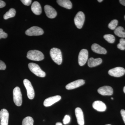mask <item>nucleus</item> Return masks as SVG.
I'll use <instances>...</instances> for the list:
<instances>
[{
    "label": "nucleus",
    "mask_w": 125,
    "mask_h": 125,
    "mask_svg": "<svg viewBox=\"0 0 125 125\" xmlns=\"http://www.w3.org/2000/svg\"><path fill=\"white\" fill-rule=\"evenodd\" d=\"M50 55L54 62L58 65H61L62 62V56L61 51L60 49L53 48L51 49Z\"/></svg>",
    "instance_id": "1"
},
{
    "label": "nucleus",
    "mask_w": 125,
    "mask_h": 125,
    "mask_svg": "<svg viewBox=\"0 0 125 125\" xmlns=\"http://www.w3.org/2000/svg\"><path fill=\"white\" fill-rule=\"evenodd\" d=\"M27 58L31 60L41 61L44 59V56L42 52L38 50H31L27 53Z\"/></svg>",
    "instance_id": "2"
},
{
    "label": "nucleus",
    "mask_w": 125,
    "mask_h": 125,
    "mask_svg": "<svg viewBox=\"0 0 125 125\" xmlns=\"http://www.w3.org/2000/svg\"><path fill=\"white\" fill-rule=\"evenodd\" d=\"M28 67L30 70L37 76L43 78L46 76L45 72L41 69L37 64L33 62L30 63L28 64Z\"/></svg>",
    "instance_id": "3"
},
{
    "label": "nucleus",
    "mask_w": 125,
    "mask_h": 125,
    "mask_svg": "<svg viewBox=\"0 0 125 125\" xmlns=\"http://www.w3.org/2000/svg\"><path fill=\"white\" fill-rule=\"evenodd\" d=\"M13 101L16 105L18 106H20L22 103V94L20 88L16 87L13 91Z\"/></svg>",
    "instance_id": "4"
},
{
    "label": "nucleus",
    "mask_w": 125,
    "mask_h": 125,
    "mask_svg": "<svg viewBox=\"0 0 125 125\" xmlns=\"http://www.w3.org/2000/svg\"><path fill=\"white\" fill-rule=\"evenodd\" d=\"M85 20V15L82 11H79L74 19V22L76 27L79 29L82 28Z\"/></svg>",
    "instance_id": "5"
},
{
    "label": "nucleus",
    "mask_w": 125,
    "mask_h": 125,
    "mask_svg": "<svg viewBox=\"0 0 125 125\" xmlns=\"http://www.w3.org/2000/svg\"><path fill=\"white\" fill-rule=\"evenodd\" d=\"M23 83L27 89V96L30 99H33L35 96L34 90L31 82L28 80L25 79L23 80Z\"/></svg>",
    "instance_id": "6"
},
{
    "label": "nucleus",
    "mask_w": 125,
    "mask_h": 125,
    "mask_svg": "<svg viewBox=\"0 0 125 125\" xmlns=\"http://www.w3.org/2000/svg\"><path fill=\"white\" fill-rule=\"evenodd\" d=\"M44 33L43 30L38 27L33 26L26 30L25 34L29 36H38L42 35Z\"/></svg>",
    "instance_id": "7"
},
{
    "label": "nucleus",
    "mask_w": 125,
    "mask_h": 125,
    "mask_svg": "<svg viewBox=\"0 0 125 125\" xmlns=\"http://www.w3.org/2000/svg\"><path fill=\"white\" fill-rule=\"evenodd\" d=\"M88 58V52L86 49H83L80 52L78 56V62L81 66L85 64Z\"/></svg>",
    "instance_id": "8"
},
{
    "label": "nucleus",
    "mask_w": 125,
    "mask_h": 125,
    "mask_svg": "<svg viewBox=\"0 0 125 125\" xmlns=\"http://www.w3.org/2000/svg\"><path fill=\"white\" fill-rule=\"evenodd\" d=\"M109 75L115 77H120L123 76L125 73V70L123 67H115L109 70L108 72Z\"/></svg>",
    "instance_id": "9"
},
{
    "label": "nucleus",
    "mask_w": 125,
    "mask_h": 125,
    "mask_svg": "<svg viewBox=\"0 0 125 125\" xmlns=\"http://www.w3.org/2000/svg\"><path fill=\"white\" fill-rule=\"evenodd\" d=\"M9 113L5 109H3L0 112V125H8L9 122Z\"/></svg>",
    "instance_id": "10"
},
{
    "label": "nucleus",
    "mask_w": 125,
    "mask_h": 125,
    "mask_svg": "<svg viewBox=\"0 0 125 125\" xmlns=\"http://www.w3.org/2000/svg\"><path fill=\"white\" fill-rule=\"evenodd\" d=\"M98 92L103 96H111L113 94V90L110 86H104L99 88Z\"/></svg>",
    "instance_id": "11"
},
{
    "label": "nucleus",
    "mask_w": 125,
    "mask_h": 125,
    "mask_svg": "<svg viewBox=\"0 0 125 125\" xmlns=\"http://www.w3.org/2000/svg\"><path fill=\"white\" fill-rule=\"evenodd\" d=\"M45 13L48 18L54 19L55 18L57 15L56 11L55 9L51 6L46 5L44 7Z\"/></svg>",
    "instance_id": "12"
},
{
    "label": "nucleus",
    "mask_w": 125,
    "mask_h": 125,
    "mask_svg": "<svg viewBox=\"0 0 125 125\" xmlns=\"http://www.w3.org/2000/svg\"><path fill=\"white\" fill-rule=\"evenodd\" d=\"M61 99V96L58 95L50 97L45 99L43 102V105L45 107L50 106L55 103L60 101Z\"/></svg>",
    "instance_id": "13"
},
{
    "label": "nucleus",
    "mask_w": 125,
    "mask_h": 125,
    "mask_svg": "<svg viewBox=\"0 0 125 125\" xmlns=\"http://www.w3.org/2000/svg\"><path fill=\"white\" fill-rule=\"evenodd\" d=\"M85 83V81L83 79H79L68 84L66 86V88L67 90L74 89L82 86Z\"/></svg>",
    "instance_id": "14"
},
{
    "label": "nucleus",
    "mask_w": 125,
    "mask_h": 125,
    "mask_svg": "<svg viewBox=\"0 0 125 125\" xmlns=\"http://www.w3.org/2000/svg\"><path fill=\"white\" fill-rule=\"evenodd\" d=\"M75 112L78 124L79 125H84L83 114L82 109L80 108L77 107Z\"/></svg>",
    "instance_id": "15"
},
{
    "label": "nucleus",
    "mask_w": 125,
    "mask_h": 125,
    "mask_svg": "<svg viewBox=\"0 0 125 125\" xmlns=\"http://www.w3.org/2000/svg\"><path fill=\"white\" fill-rule=\"evenodd\" d=\"M94 109L99 112H104L106 109V106L104 103L101 101H96L93 104Z\"/></svg>",
    "instance_id": "16"
},
{
    "label": "nucleus",
    "mask_w": 125,
    "mask_h": 125,
    "mask_svg": "<svg viewBox=\"0 0 125 125\" xmlns=\"http://www.w3.org/2000/svg\"><path fill=\"white\" fill-rule=\"evenodd\" d=\"M92 49L94 52L97 54H106L107 53L106 50L105 48L97 43H94L92 45Z\"/></svg>",
    "instance_id": "17"
},
{
    "label": "nucleus",
    "mask_w": 125,
    "mask_h": 125,
    "mask_svg": "<svg viewBox=\"0 0 125 125\" xmlns=\"http://www.w3.org/2000/svg\"><path fill=\"white\" fill-rule=\"evenodd\" d=\"M31 10L36 15H39L42 13V9L40 3L38 1H34L31 7Z\"/></svg>",
    "instance_id": "18"
},
{
    "label": "nucleus",
    "mask_w": 125,
    "mask_h": 125,
    "mask_svg": "<svg viewBox=\"0 0 125 125\" xmlns=\"http://www.w3.org/2000/svg\"><path fill=\"white\" fill-rule=\"evenodd\" d=\"M102 62V58H94L93 57L90 58L88 60V65L89 67H93L101 64Z\"/></svg>",
    "instance_id": "19"
},
{
    "label": "nucleus",
    "mask_w": 125,
    "mask_h": 125,
    "mask_svg": "<svg viewBox=\"0 0 125 125\" xmlns=\"http://www.w3.org/2000/svg\"><path fill=\"white\" fill-rule=\"evenodd\" d=\"M57 2L60 6L67 9H71L72 7L71 1L69 0H58Z\"/></svg>",
    "instance_id": "20"
},
{
    "label": "nucleus",
    "mask_w": 125,
    "mask_h": 125,
    "mask_svg": "<svg viewBox=\"0 0 125 125\" xmlns=\"http://www.w3.org/2000/svg\"><path fill=\"white\" fill-rule=\"evenodd\" d=\"M114 33L121 38H125V31L123 27L119 26L114 30Z\"/></svg>",
    "instance_id": "21"
},
{
    "label": "nucleus",
    "mask_w": 125,
    "mask_h": 125,
    "mask_svg": "<svg viewBox=\"0 0 125 125\" xmlns=\"http://www.w3.org/2000/svg\"><path fill=\"white\" fill-rule=\"evenodd\" d=\"M15 10L13 8H11L4 15V19L5 20H7L9 18H13L15 16Z\"/></svg>",
    "instance_id": "22"
},
{
    "label": "nucleus",
    "mask_w": 125,
    "mask_h": 125,
    "mask_svg": "<svg viewBox=\"0 0 125 125\" xmlns=\"http://www.w3.org/2000/svg\"><path fill=\"white\" fill-rule=\"evenodd\" d=\"M33 119L30 116H28L23 120L22 125H33Z\"/></svg>",
    "instance_id": "23"
},
{
    "label": "nucleus",
    "mask_w": 125,
    "mask_h": 125,
    "mask_svg": "<svg viewBox=\"0 0 125 125\" xmlns=\"http://www.w3.org/2000/svg\"><path fill=\"white\" fill-rule=\"evenodd\" d=\"M104 38L109 43H113L115 42V37L113 35L111 34H105L104 36Z\"/></svg>",
    "instance_id": "24"
},
{
    "label": "nucleus",
    "mask_w": 125,
    "mask_h": 125,
    "mask_svg": "<svg viewBox=\"0 0 125 125\" xmlns=\"http://www.w3.org/2000/svg\"><path fill=\"white\" fill-rule=\"evenodd\" d=\"M118 21L116 20H112L108 25V27L110 29L115 30L117 28L118 25Z\"/></svg>",
    "instance_id": "25"
},
{
    "label": "nucleus",
    "mask_w": 125,
    "mask_h": 125,
    "mask_svg": "<svg viewBox=\"0 0 125 125\" xmlns=\"http://www.w3.org/2000/svg\"><path fill=\"white\" fill-rule=\"evenodd\" d=\"M71 118L69 115H65L63 119V122L64 125L68 124L70 122Z\"/></svg>",
    "instance_id": "26"
},
{
    "label": "nucleus",
    "mask_w": 125,
    "mask_h": 125,
    "mask_svg": "<svg viewBox=\"0 0 125 125\" xmlns=\"http://www.w3.org/2000/svg\"><path fill=\"white\" fill-rule=\"evenodd\" d=\"M8 36V34L3 31V30L0 29V39L1 38H6Z\"/></svg>",
    "instance_id": "27"
},
{
    "label": "nucleus",
    "mask_w": 125,
    "mask_h": 125,
    "mask_svg": "<svg viewBox=\"0 0 125 125\" xmlns=\"http://www.w3.org/2000/svg\"><path fill=\"white\" fill-rule=\"evenodd\" d=\"M32 0H21V1L25 5L29 6L31 4Z\"/></svg>",
    "instance_id": "28"
},
{
    "label": "nucleus",
    "mask_w": 125,
    "mask_h": 125,
    "mask_svg": "<svg viewBox=\"0 0 125 125\" xmlns=\"http://www.w3.org/2000/svg\"><path fill=\"white\" fill-rule=\"evenodd\" d=\"M6 65L4 62L0 60V70H5L6 69Z\"/></svg>",
    "instance_id": "29"
},
{
    "label": "nucleus",
    "mask_w": 125,
    "mask_h": 125,
    "mask_svg": "<svg viewBox=\"0 0 125 125\" xmlns=\"http://www.w3.org/2000/svg\"><path fill=\"white\" fill-rule=\"evenodd\" d=\"M121 114L122 118H123L124 123L125 124V110H124V109H122L121 111Z\"/></svg>",
    "instance_id": "30"
},
{
    "label": "nucleus",
    "mask_w": 125,
    "mask_h": 125,
    "mask_svg": "<svg viewBox=\"0 0 125 125\" xmlns=\"http://www.w3.org/2000/svg\"><path fill=\"white\" fill-rule=\"evenodd\" d=\"M117 47L118 49H120V50H124L125 49V46L120 43H118L117 45Z\"/></svg>",
    "instance_id": "31"
},
{
    "label": "nucleus",
    "mask_w": 125,
    "mask_h": 125,
    "mask_svg": "<svg viewBox=\"0 0 125 125\" xmlns=\"http://www.w3.org/2000/svg\"><path fill=\"white\" fill-rule=\"evenodd\" d=\"M6 6L5 2L2 0H0V8H3Z\"/></svg>",
    "instance_id": "32"
},
{
    "label": "nucleus",
    "mask_w": 125,
    "mask_h": 125,
    "mask_svg": "<svg viewBox=\"0 0 125 125\" xmlns=\"http://www.w3.org/2000/svg\"><path fill=\"white\" fill-rule=\"evenodd\" d=\"M120 43L125 46V39L123 38L121 39L120 40Z\"/></svg>",
    "instance_id": "33"
},
{
    "label": "nucleus",
    "mask_w": 125,
    "mask_h": 125,
    "mask_svg": "<svg viewBox=\"0 0 125 125\" xmlns=\"http://www.w3.org/2000/svg\"><path fill=\"white\" fill-rule=\"evenodd\" d=\"M119 2L122 5L125 6V0H120Z\"/></svg>",
    "instance_id": "34"
},
{
    "label": "nucleus",
    "mask_w": 125,
    "mask_h": 125,
    "mask_svg": "<svg viewBox=\"0 0 125 125\" xmlns=\"http://www.w3.org/2000/svg\"><path fill=\"white\" fill-rule=\"evenodd\" d=\"M56 125H62V123L61 122H57L56 124Z\"/></svg>",
    "instance_id": "35"
},
{
    "label": "nucleus",
    "mask_w": 125,
    "mask_h": 125,
    "mask_svg": "<svg viewBox=\"0 0 125 125\" xmlns=\"http://www.w3.org/2000/svg\"><path fill=\"white\" fill-rule=\"evenodd\" d=\"M103 0H98V1L99 2H102V1H103Z\"/></svg>",
    "instance_id": "36"
},
{
    "label": "nucleus",
    "mask_w": 125,
    "mask_h": 125,
    "mask_svg": "<svg viewBox=\"0 0 125 125\" xmlns=\"http://www.w3.org/2000/svg\"><path fill=\"white\" fill-rule=\"evenodd\" d=\"M123 92H124V93L125 94V86L123 88Z\"/></svg>",
    "instance_id": "37"
},
{
    "label": "nucleus",
    "mask_w": 125,
    "mask_h": 125,
    "mask_svg": "<svg viewBox=\"0 0 125 125\" xmlns=\"http://www.w3.org/2000/svg\"><path fill=\"white\" fill-rule=\"evenodd\" d=\"M111 99H112V100H113V97H112V98H111Z\"/></svg>",
    "instance_id": "38"
},
{
    "label": "nucleus",
    "mask_w": 125,
    "mask_h": 125,
    "mask_svg": "<svg viewBox=\"0 0 125 125\" xmlns=\"http://www.w3.org/2000/svg\"></svg>",
    "instance_id": "39"
},
{
    "label": "nucleus",
    "mask_w": 125,
    "mask_h": 125,
    "mask_svg": "<svg viewBox=\"0 0 125 125\" xmlns=\"http://www.w3.org/2000/svg\"></svg>",
    "instance_id": "40"
}]
</instances>
